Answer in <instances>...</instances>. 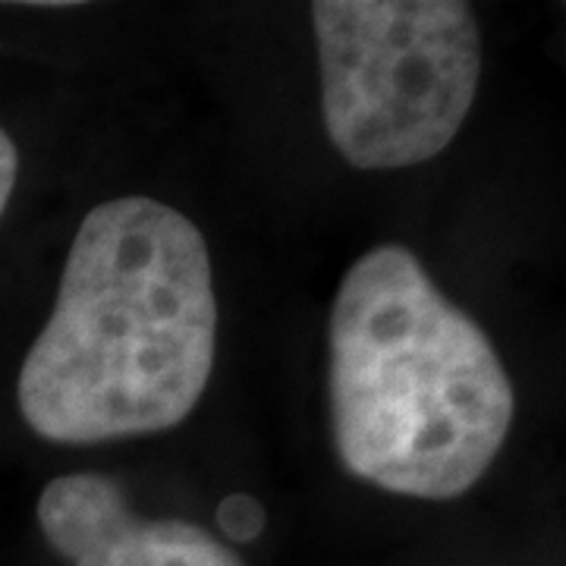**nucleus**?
Segmentation results:
<instances>
[{
  "mask_svg": "<svg viewBox=\"0 0 566 566\" xmlns=\"http://www.w3.org/2000/svg\"><path fill=\"white\" fill-rule=\"evenodd\" d=\"M39 526L73 566H245L211 532L182 520H139L123 488L95 472L48 482Z\"/></svg>",
  "mask_w": 566,
  "mask_h": 566,
  "instance_id": "4",
  "label": "nucleus"
},
{
  "mask_svg": "<svg viewBox=\"0 0 566 566\" xmlns=\"http://www.w3.org/2000/svg\"><path fill=\"white\" fill-rule=\"evenodd\" d=\"M334 447L349 475L419 501L463 497L501 453L513 385L488 334L400 243L346 268L327 324Z\"/></svg>",
  "mask_w": 566,
  "mask_h": 566,
  "instance_id": "2",
  "label": "nucleus"
},
{
  "mask_svg": "<svg viewBox=\"0 0 566 566\" xmlns=\"http://www.w3.org/2000/svg\"><path fill=\"white\" fill-rule=\"evenodd\" d=\"M331 145L356 170L438 158L472 111L482 32L460 0L312 3Z\"/></svg>",
  "mask_w": 566,
  "mask_h": 566,
  "instance_id": "3",
  "label": "nucleus"
},
{
  "mask_svg": "<svg viewBox=\"0 0 566 566\" xmlns=\"http://www.w3.org/2000/svg\"><path fill=\"white\" fill-rule=\"evenodd\" d=\"M17 177H20V151L17 142L10 139L7 129H0V218L10 205V196L17 189Z\"/></svg>",
  "mask_w": 566,
  "mask_h": 566,
  "instance_id": "6",
  "label": "nucleus"
},
{
  "mask_svg": "<svg viewBox=\"0 0 566 566\" xmlns=\"http://www.w3.org/2000/svg\"><path fill=\"white\" fill-rule=\"evenodd\" d=\"M214 520H218V528L227 542H237V545H249L255 542L259 535L268 526V510L262 506V501H255L252 494H227L218 510H214Z\"/></svg>",
  "mask_w": 566,
  "mask_h": 566,
  "instance_id": "5",
  "label": "nucleus"
},
{
  "mask_svg": "<svg viewBox=\"0 0 566 566\" xmlns=\"http://www.w3.org/2000/svg\"><path fill=\"white\" fill-rule=\"evenodd\" d=\"M218 349L202 230L170 205L123 196L85 214L54 312L20 368L25 424L54 444H102L180 424Z\"/></svg>",
  "mask_w": 566,
  "mask_h": 566,
  "instance_id": "1",
  "label": "nucleus"
}]
</instances>
